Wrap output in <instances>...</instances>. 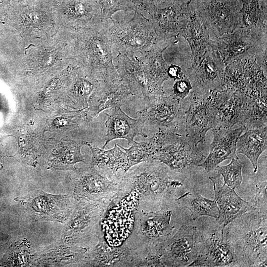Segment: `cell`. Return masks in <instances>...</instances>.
Returning <instances> with one entry per match:
<instances>
[{"label":"cell","instance_id":"20","mask_svg":"<svg viewBox=\"0 0 267 267\" xmlns=\"http://www.w3.org/2000/svg\"><path fill=\"white\" fill-rule=\"evenodd\" d=\"M114 60L120 81L133 96L143 99L152 95L142 66L135 55L119 54Z\"/></svg>","mask_w":267,"mask_h":267},{"label":"cell","instance_id":"31","mask_svg":"<svg viewBox=\"0 0 267 267\" xmlns=\"http://www.w3.org/2000/svg\"><path fill=\"white\" fill-rule=\"evenodd\" d=\"M242 165L239 159H233L225 166H218L215 169L223 178L224 184L233 189H240L242 180Z\"/></svg>","mask_w":267,"mask_h":267},{"label":"cell","instance_id":"25","mask_svg":"<svg viewBox=\"0 0 267 267\" xmlns=\"http://www.w3.org/2000/svg\"><path fill=\"white\" fill-rule=\"evenodd\" d=\"M88 145L92 153L91 166L96 167L103 175L113 179L121 175L117 174L119 170L124 173L128 171L127 156L119 144L115 143L114 146L109 150L95 147L89 144Z\"/></svg>","mask_w":267,"mask_h":267},{"label":"cell","instance_id":"3","mask_svg":"<svg viewBox=\"0 0 267 267\" xmlns=\"http://www.w3.org/2000/svg\"><path fill=\"white\" fill-rule=\"evenodd\" d=\"M131 168L123 174L129 188L139 194L138 206L152 208L169 200L172 190L183 186L181 181L170 175V169L161 162L151 159Z\"/></svg>","mask_w":267,"mask_h":267},{"label":"cell","instance_id":"36","mask_svg":"<svg viewBox=\"0 0 267 267\" xmlns=\"http://www.w3.org/2000/svg\"><path fill=\"white\" fill-rule=\"evenodd\" d=\"M183 73L180 66L177 65H169L168 68V75L169 78H172L174 81L180 79Z\"/></svg>","mask_w":267,"mask_h":267},{"label":"cell","instance_id":"33","mask_svg":"<svg viewBox=\"0 0 267 267\" xmlns=\"http://www.w3.org/2000/svg\"><path fill=\"white\" fill-rule=\"evenodd\" d=\"M100 12L101 19L106 21L120 10H134L135 6L131 0H96Z\"/></svg>","mask_w":267,"mask_h":267},{"label":"cell","instance_id":"17","mask_svg":"<svg viewBox=\"0 0 267 267\" xmlns=\"http://www.w3.org/2000/svg\"><path fill=\"white\" fill-rule=\"evenodd\" d=\"M171 0H157L153 5L136 11L147 18L157 33L170 39L180 35L187 18Z\"/></svg>","mask_w":267,"mask_h":267},{"label":"cell","instance_id":"18","mask_svg":"<svg viewBox=\"0 0 267 267\" xmlns=\"http://www.w3.org/2000/svg\"><path fill=\"white\" fill-rule=\"evenodd\" d=\"M209 179L213 184L215 200L219 209L217 221L222 230L235 219L256 210L253 205L240 198L234 189L222 183L220 174L209 177Z\"/></svg>","mask_w":267,"mask_h":267},{"label":"cell","instance_id":"7","mask_svg":"<svg viewBox=\"0 0 267 267\" xmlns=\"http://www.w3.org/2000/svg\"><path fill=\"white\" fill-rule=\"evenodd\" d=\"M78 173L73 192L75 199L78 201L85 200L109 208L115 201L131 191L123 178L124 173L111 179L91 166Z\"/></svg>","mask_w":267,"mask_h":267},{"label":"cell","instance_id":"32","mask_svg":"<svg viewBox=\"0 0 267 267\" xmlns=\"http://www.w3.org/2000/svg\"><path fill=\"white\" fill-rule=\"evenodd\" d=\"M83 144L69 142L62 147V151L56 157L57 162L62 164L65 169H73L74 165L79 162H85V156L81 154Z\"/></svg>","mask_w":267,"mask_h":267},{"label":"cell","instance_id":"9","mask_svg":"<svg viewBox=\"0 0 267 267\" xmlns=\"http://www.w3.org/2000/svg\"><path fill=\"white\" fill-rule=\"evenodd\" d=\"M182 103L185 109L179 133L198 147L207 132L217 127L215 108L209 93L202 95L193 90Z\"/></svg>","mask_w":267,"mask_h":267},{"label":"cell","instance_id":"16","mask_svg":"<svg viewBox=\"0 0 267 267\" xmlns=\"http://www.w3.org/2000/svg\"><path fill=\"white\" fill-rule=\"evenodd\" d=\"M18 200L33 217L43 220L63 222L73 209L67 194L54 195L37 191Z\"/></svg>","mask_w":267,"mask_h":267},{"label":"cell","instance_id":"4","mask_svg":"<svg viewBox=\"0 0 267 267\" xmlns=\"http://www.w3.org/2000/svg\"><path fill=\"white\" fill-rule=\"evenodd\" d=\"M172 216L170 210L152 211L137 207L133 230L125 242L137 253L140 264L147 255L158 254L160 246L174 234Z\"/></svg>","mask_w":267,"mask_h":267},{"label":"cell","instance_id":"21","mask_svg":"<svg viewBox=\"0 0 267 267\" xmlns=\"http://www.w3.org/2000/svg\"><path fill=\"white\" fill-rule=\"evenodd\" d=\"M210 37L214 39L232 33L242 26V17L227 4L211 2L199 16Z\"/></svg>","mask_w":267,"mask_h":267},{"label":"cell","instance_id":"6","mask_svg":"<svg viewBox=\"0 0 267 267\" xmlns=\"http://www.w3.org/2000/svg\"><path fill=\"white\" fill-rule=\"evenodd\" d=\"M263 22L251 27L239 26L231 33L210 39L208 45L219 52L225 65L255 57L267 51V27Z\"/></svg>","mask_w":267,"mask_h":267},{"label":"cell","instance_id":"35","mask_svg":"<svg viewBox=\"0 0 267 267\" xmlns=\"http://www.w3.org/2000/svg\"><path fill=\"white\" fill-rule=\"evenodd\" d=\"M267 181L258 183L256 186L255 202L253 205L260 213L267 215Z\"/></svg>","mask_w":267,"mask_h":267},{"label":"cell","instance_id":"2","mask_svg":"<svg viewBox=\"0 0 267 267\" xmlns=\"http://www.w3.org/2000/svg\"><path fill=\"white\" fill-rule=\"evenodd\" d=\"M105 30L115 57L119 54L163 52L174 40L158 34L152 23L136 11L130 20H106Z\"/></svg>","mask_w":267,"mask_h":267},{"label":"cell","instance_id":"8","mask_svg":"<svg viewBox=\"0 0 267 267\" xmlns=\"http://www.w3.org/2000/svg\"><path fill=\"white\" fill-rule=\"evenodd\" d=\"M105 23L81 36L80 49L83 60L98 80L114 82L120 78L113 63L114 54L106 33Z\"/></svg>","mask_w":267,"mask_h":267},{"label":"cell","instance_id":"34","mask_svg":"<svg viewBox=\"0 0 267 267\" xmlns=\"http://www.w3.org/2000/svg\"><path fill=\"white\" fill-rule=\"evenodd\" d=\"M173 89L172 94L181 101L185 99L189 95L192 87L184 72L180 79L175 81Z\"/></svg>","mask_w":267,"mask_h":267},{"label":"cell","instance_id":"12","mask_svg":"<svg viewBox=\"0 0 267 267\" xmlns=\"http://www.w3.org/2000/svg\"><path fill=\"white\" fill-rule=\"evenodd\" d=\"M225 67L219 52L209 45L183 72L190 81L193 90L207 95L210 91L223 89Z\"/></svg>","mask_w":267,"mask_h":267},{"label":"cell","instance_id":"26","mask_svg":"<svg viewBox=\"0 0 267 267\" xmlns=\"http://www.w3.org/2000/svg\"><path fill=\"white\" fill-rule=\"evenodd\" d=\"M163 52L151 51L136 58L141 64L151 89L152 95L165 93L164 82L169 79V65L164 60Z\"/></svg>","mask_w":267,"mask_h":267},{"label":"cell","instance_id":"37","mask_svg":"<svg viewBox=\"0 0 267 267\" xmlns=\"http://www.w3.org/2000/svg\"><path fill=\"white\" fill-rule=\"evenodd\" d=\"M134 5V11L145 8L154 4L157 0H131Z\"/></svg>","mask_w":267,"mask_h":267},{"label":"cell","instance_id":"15","mask_svg":"<svg viewBox=\"0 0 267 267\" xmlns=\"http://www.w3.org/2000/svg\"><path fill=\"white\" fill-rule=\"evenodd\" d=\"M68 223L66 232L74 243L90 236L99 238L103 235L101 223L108 207L102 204L80 200Z\"/></svg>","mask_w":267,"mask_h":267},{"label":"cell","instance_id":"28","mask_svg":"<svg viewBox=\"0 0 267 267\" xmlns=\"http://www.w3.org/2000/svg\"><path fill=\"white\" fill-rule=\"evenodd\" d=\"M180 35L183 37L190 45L193 61L201 56L209 46L210 36L199 17L187 15Z\"/></svg>","mask_w":267,"mask_h":267},{"label":"cell","instance_id":"29","mask_svg":"<svg viewBox=\"0 0 267 267\" xmlns=\"http://www.w3.org/2000/svg\"><path fill=\"white\" fill-rule=\"evenodd\" d=\"M180 207L188 209L191 217L196 220L203 216L218 219L219 209L215 200L205 198L198 193L187 192L175 199Z\"/></svg>","mask_w":267,"mask_h":267},{"label":"cell","instance_id":"1","mask_svg":"<svg viewBox=\"0 0 267 267\" xmlns=\"http://www.w3.org/2000/svg\"><path fill=\"white\" fill-rule=\"evenodd\" d=\"M223 233L234 248L238 267H267V217L257 210L235 219Z\"/></svg>","mask_w":267,"mask_h":267},{"label":"cell","instance_id":"10","mask_svg":"<svg viewBox=\"0 0 267 267\" xmlns=\"http://www.w3.org/2000/svg\"><path fill=\"white\" fill-rule=\"evenodd\" d=\"M139 200L138 191L133 188L128 194L114 201L107 209L101 225L104 238L109 245L121 246L131 234Z\"/></svg>","mask_w":267,"mask_h":267},{"label":"cell","instance_id":"19","mask_svg":"<svg viewBox=\"0 0 267 267\" xmlns=\"http://www.w3.org/2000/svg\"><path fill=\"white\" fill-rule=\"evenodd\" d=\"M245 130V128L242 126L236 129L222 127L213 129V139L210 144L209 154L198 166L209 172L215 170L225 160L239 159L236 154L237 141Z\"/></svg>","mask_w":267,"mask_h":267},{"label":"cell","instance_id":"24","mask_svg":"<svg viewBox=\"0 0 267 267\" xmlns=\"http://www.w3.org/2000/svg\"><path fill=\"white\" fill-rule=\"evenodd\" d=\"M133 95L128 88L120 80L114 82L101 81L93 91L89 115L93 118L106 109L121 107Z\"/></svg>","mask_w":267,"mask_h":267},{"label":"cell","instance_id":"13","mask_svg":"<svg viewBox=\"0 0 267 267\" xmlns=\"http://www.w3.org/2000/svg\"><path fill=\"white\" fill-rule=\"evenodd\" d=\"M146 106L136 113L145 122L179 133L184 113L181 101L173 94L150 95L143 99Z\"/></svg>","mask_w":267,"mask_h":267},{"label":"cell","instance_id":"27","mask_svg":"<svg viewBox=\"0 0 267 267\" xmlns=\"http://www.w3.org/2000/svg\"><path fill=\"white\" fill-rule=\"evenodd\" d=\"M238 138L236 152L245 155L251 161L254 173L258 170L260 155L267 148V126L246 129Z\"/></svg>","mask_w":267,"mask_h":267},{"label":"cell","instance_id":"14","mask_svg":"<svg viewBox=\"0 0 267 267\" xmlns=\"http://www.w3.org/2000/svg\"><path fill=\"white\" fill-rule=\"evenodd\" d=\"M189 267H238L234 248L219 226L202 234L198 256Z\"/></svg>","mask_w":267,"mask_h":267},{"label":"cell","instance_id":"11","mask_svg":"<svg viewBox=\"0 0 267 267\" xmlns=\"http://www.w3.org/2000/svg\"><path fill=\"white\" fill-rule=\"evenodd\" d=\"M202 234L195 226L182 224L160 246L163 267H189L198 256Z\"/></svg>","mask_w":267,"mask_h":267},{"label":"cell","instance_id":"23","mask_svg":"<svg viewBox=\"0 0 267 267\" xmlns=\"http://www.w3.org/2000/svg\"><path fill=\"white\" fill-rule=\"evenodd\" d=\"M89 258L90 265L99 267H138L140 262L137 253L125 242L119 246H111L103 235L99 238Z\"/></svg>","mask_w":267,"mask_h":267},{"label":"cell","instance_id":"22","mask_svg":"<svg viewBox=\"0 0 267 267\" xmlns=\"http://www.w3.org/2000/svg\"><path fill=\"white\" fill-rule=\"evenodd\" d=\"M110 113H106L107 119L105 122L106 127V140L103 146L104 148L111 140L123 138L126 139L129 145L134 141V138L137 135L147 137L143 132L145 120L140 117L133 119L121 109V107H116L110 109Z\"/></svg>","mask_w":267,"mask_h":267},{"label":"cell","instance_id":"30","mask_svg":"<svg viewBox=\"0 0 267 267\" xmlns=\"http://www.w3.org/2000/svg\"><path fill=\"white\" fill-rule=\"evenodd\" d=\"M119 146L127 155L128 171L134 165L152 159L156 151V147L151 138L146 142L134 141L129 148Z\"/></svg>","mask_w":267,"mask_h":267},{"label":"cell","instance_id":"5","mask_svg":"<svg viewBox=\"0 0 267 267\" xmlns=\"http://www.w3.org/2000/svg\"><path fill=\"white\" fill-rule=\"evenodd\" d=\"M151 139L156 147L152 159L173 172L187 174L206 158L198 147L179 133L159 128Z\"/></svg>","mask_w":267,"mask_h":267}]
</instances>
